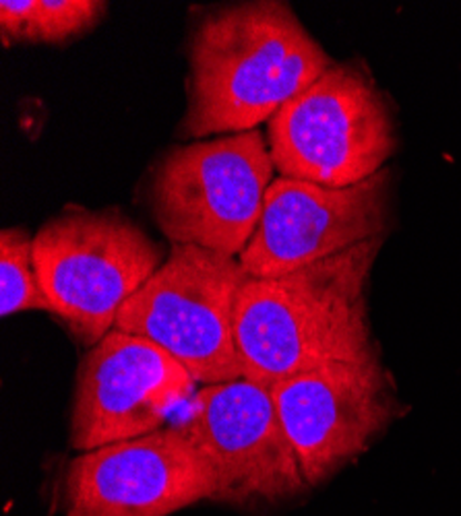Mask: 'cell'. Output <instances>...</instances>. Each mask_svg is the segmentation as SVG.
I'll return each instance as SVG.
<instances>
[{
    "label": "cell",
    "instance_id": "obj_1",
    "mask_svg": "<svg viewBox=\"0 0 461 516\" xmlns=\"http://www.w3.org/2000/svg\"><path fill=\"white\" fill-rule=\"evenodd\" d=\"M385 240L362 242L279 277H248L234 316L244 378L271 388L327 363L381 357L368 283Z\"/></svg>",
    "mask_w": 461,
    "mask_h": 516
},
{
    "label": "cell",
    "instance_id": "obj_2",
    "mask_svg": "<svg viewBox=\"0 0 461 516\" xmlns=\"http://www.w3.org/2000/svg\"><path fill=\"white\" fill-rule=\"evenodd\" d=\"M182 134H238L269 122L335 60L290 4H230L207 15L190 40Z\"/></svg>",
    "mask_w": 461,
    "mask_h": 516
},
{
    "label": "cell",
    "instance_id": "obj_3",
    "mask_svg": "<svg viewBox=\"0 0 461 516\" xmlns=\"http://www.w3.org/2000/svg\"><path fill=\"white\" fill-rule=\"evenodd\" d=\"M267 145L283 178L343 188L387 168L397 120L370 68L354 58L335 62L273 116Z\"/></svg>",
    "mask_w": 461,
    "mask_h": 516
},
{
    "label": "cell",
    "instance_id": "obj_4",
    "mask_svg": "<svg viewBox=\"0 0 461 516\" xmlns=\"http://www.w3.org/2000/svg\"><path fill=\"white\" fill-rule=\"evenodd\" d=\"M33 258L52 314L93 347L168 254L118 209L68 207L33 233Z\"/></svg>",
    "mask_w": 461,
    "mask_h": 516
},
{
    "label": "cell",
    "instance_id": "obj_5",
    "mask_svg": "<svg viewBox=\"0 0 461 516\" xmlns=\"http://www.w3.org/2000/svg\"><path fill=\"white\" fill-rule=\"evenodd\" d=\"M275 166L261 130L172 147L149 180V209L172 244L240 256L255 236Z\"/></svg>",
    "mask_w": 461,
    "mask_h": 516
},
{
    "label": "cell",
    "instance_id": "obj_6",
    "mask_svg": "<svg viewBox=\"0 0 461 516\" xmlns=\"http://www.w3.org/2000/svg\"><path fill=\"white\" fill-rule=\"evenodd\" d=\"M246 279L236 256L172 244L164 264L122 306L114 328L153 341L201 386L244 378L234 316Z\"/></svg>",
    "mask_w": 461,
    "mask_h": 516
},
{
    "label": "cell",
    "instance_id": "obj_7",
    "mask_svg": "<svg viewBox=\"0 0 461 516\" xmlns=\"http://www.w3.org/2000/svg\"><path fill=\"white\" fill-rule=\"evenodd\" d=\"M269 390L306 487L329 481L362 456L403 413L381 357L327 363Z\"/></svg>",
    "mask_w": 461,
    "mask_h": 516
},
{
    "label": "cell",
    "instance_id": "obj_8",
    "mask_svg": "<svg viewBox=\"0 0 461 516\" xmlns=\"http://www.w3.org/2000/svg\"><path fill=\"white\" fill-rule=\"evenodd\" d=\"M393 223V170L331 188L277 175L265 194L255 236L238 260L248 277H279L387 238Z\"/></svg>",
    "mask_w": 461,
    "mask_h": 516
},
{
    "label": "cell",
    "instance_id": "obj_9",
    "mask_svg": "<svg viewBox=\"0 0 461 516\" xmlns=\"http://www.w3.org/2000/svg\"><path fill=\"white\" fill-rule=\"evenodd\" d=\"M174 426L211 465L213 502L273 504L308 489L271 390L261 384L238 378L201 386Z\"/></svg>",
    "mask_w": 461,
    "mask_h": 516
},
{
    "label": "cell",
    "instance_id": "obj_10",
    "mask_svg": "<svg viewBox=\"0 0 461 516\" xmlns=\"http://www.w3.org/2000/svg\"><path fill=\"white\" fill-rule=\"evenodd\" d=\"M215 473L176 428L79 452L60 483L62 516H170L215 496Z\"/></svg>",
    "mask_w": 461,
    "mask_h": 516
},
{
    "label": "cell",
    "instance_id": "obj_11",
    "mask_svg": "<svg viewBox=\"0 0 461 516\" xmlns=\"http://www.w3.org/2000/svg\"><path fill=\"white\" fill-rule=\"evenodd\" d=\"M194 392L197 380L168 351L112 328L77 368L71 448L87 452L153 433Z\"/></svg>",
    "mask_w": 461,
    "mask_h": 516
},
{
    "label": "cell",
    "instance_id": "obj_12",
    "mask_svg": "<svg viewBox=\"0 0 461 516\" xmlns=\"http://www.w3.org/2000/svg\"><path fill=\"white\" fill-rule=\"evenodd\" d=\"M103 0H2L0 40L15 43H64L93 29L108 13Z\"/></svg>",
    "mask_w": 461,
    "mask_h": 516
},
{
    "label": "cell",
    "instance_id": "obj_13",
    "mask_svg": "<svg viewBox=\"0 0 461 516\" xmlns=\"http://www.w3.org/2000/svg\"><path fill=\"white\" fill-rule=\"evenodd\" d=\"M27 310L52 312L33 258V236L23 227L0 231V314L2 318Z\"/></svg>",
    "mask_w": 461,
    "mask_h": 516
}]
</instances>
